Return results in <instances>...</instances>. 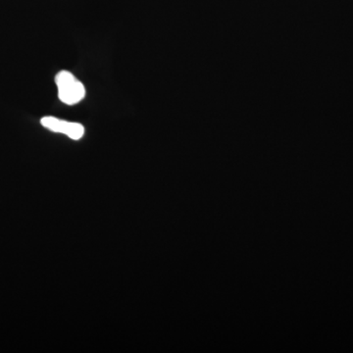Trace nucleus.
<instances>
[{"label":"nucleus","instance_id":"obj_1","mask_svg":"<svg viewBox=\"0 0 353 353\" xmlns=\"http://www.w3.org/2000/svg\"><path fill=\"white\" fill-rule=\"evenodd\" d=\"M58 97L67 105H75L85 97V88L71 72L60 71L55 77Z\"/></svg>","mask_w":353,"mask_h":353},{"label":"nucleus","instance_id":"obj_2","mask_svg":"<svg viewBox=\"0 0 353 353\" xmlns=\"http://www.w3.org/2000/svg\"><path fill=\"white\" fill-rule=\"evenodd\" d=\"M41 124L51 132L66 134L70 139L75 141L82 139L85 134V128L80 123L68 122L52 116L41 118Z\"/></svg>","mask_w":353,"mask_h":353}]
</instances>
